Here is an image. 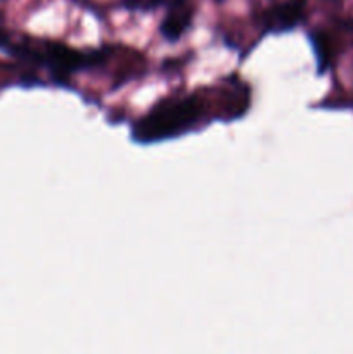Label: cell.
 <instances>
[{
  "mask_svg": "<svg viewBox=\"0 0 353 354\" xmlns=\"http://www.w3.org/2000/svg\"><path fill=\"white\" fill-rule=\"evenodd\" d=\"M201 111L203 106L196 95L163 100L135 124L134 140L141 144H152L179 137L199 120Z\"/></svg>",
  "mask_w": 353,
  "mask_h": 354,
  "instance_id": "cell-1",
  "label": "cell"
},
{
  "mask_svg": "<svg viewBox=\"0 0 353 354\" xmlns=\"http://www.w3.org/2000/svg\"><path fill=\"white\" fill-rule=\"evenodd\" d=\"M305 14V0H286L270 7L260 16V24L265 31L284 33L300 24Z\"/></svg>",
  "mask_w": 353,
  "mask_h": 354,
  "instance_id": "cell-2",
  "label": "cell"
},
{
  "mask_svg": "<svg viewBox=\"0 0 353 354\" xmlns=\"http://www.w3.org/2000/svg\"><path fill=\"white\" fill-rule=\"evenodd\" d=\"M311 41H314V52L317 57L318 73H324L331 64V45L325 35H311Z\"/></svg>",
  "mask_w": 353,
  "mask_h": 354,
  "instance_id": "cell-4",
  "label": "cell"
},
{
  "mask_svg": "<svg viewBox=\"0 0 353 354\" xmlns=\"http://www.w3.org/2000/svg\"><path fill=\"white\" fill-rule=\"evenodd\" d=\"M192 3L190 0H172L161 21V35L165 40L176 41L192 23Z\"/></svg>",
  "mask_w": 353,
  "mask_h": 354,
  "instance_id": "cell-3",
  "label": "cell"
},
{
  "mask_svg": "<svg viewBox=\"0 0 353 354\" xmlns=\"http://www.w3.org/2000/svg\"><path fill=\"white\" fill-rule=\"evenodd\" d=\"M163 2L165 0H123V7L130 10H152Z\"/></svg>",
  "mask_w": 353,
  "mask_h": 354,
  "instance_id": "cell-5",
  "label": "cell"
}]
</instances>
